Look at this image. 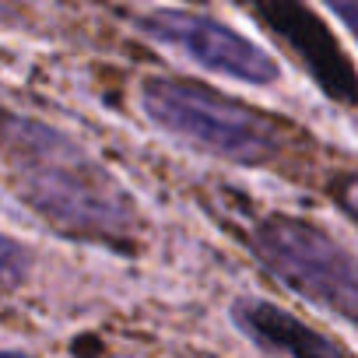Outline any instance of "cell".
<instances>
[{
	"instance_id": "cell-1",
	"label": "cell",
	"mask_w": 358,
	"mask_h": 358,
	"mask_svg": "<svg viewBox=\"0 0 358 358\" xmlns=\"http://www.w3.org/2000/svg\"><path fill=\"white\" fill-rule=\"evenodd\" d=\"M0 148L25 201L50 225L78 239L130 243L137 229L130 194L74 137L29 116H8L0 123Z\"/></svg>"
},
{
	"instance_id": "cell-2",
	"label": "cell",
	"mask_w": 358,
	"mask_h": 358,
	"mask_svg": "<svg viewBox=\"0 0 358 358\" xmlns=\"http://www.w3.org/2000/svg\"><path fill=\"white\" fill-rule=\"evenodd\" d=\"M141 106L162 130L239 165H264L278 158L285 141L281 130L257 109L190 81L151 78L141 88Z\"/></svg>"
},
{
	"instance_id": "cell-3",
	"label": "cell",
	"mask_w": 358,
	"mask_h": 358,
	"mask_svg": "<svg viewBox=\"0 0 358 358\" xmlns=\"http://www.w3.org/2000/svg\"><path fill=\"white\" fill-rule=\"evenodd\" d=\"M253 253L302 299L358 320V257L323 229L302 218L271 215L253 229Z\"/></svg>"
},
{
	"instance_id": "cell-4",
	"label": "cell",
	"mask_w": 358,
	"mask_h": 358,
	"mask_svg": "<svg viewBox=\"0 0 358 358\" xmlns=\"http://www.w3.org/2000/svg\"><path fill=\"white\" fill-rule=\"evenodd\" d=\"M141 32L162 46H172L179 53H187L194 64L246 81V85H271L278 81L281 67L278 60L257 46L253 39L239 36L225 22L197 11H176V8H155L141 15Z\"/></svg>"
},
{
	"instance_id": "cell-5",
	"label": "cell",
	"mask_w": 358,
	"mask_h": 358,
	"mask_svg": "<svg viewBox=\"0 0 358 358\" xmlns=\"http://www.w3.org/2000/svg\"><path fill=\"white\" fill-rule=\"evenodd\" d=\"M232 323L257 348L281 355V358H351L327 334L313 330L306 320H299L288 309H281L267 299H257V295L232 302Z\"/></svg>"
},
{
	"instance_id": "cell-6",
	"label": "cell",
	"mask_w": 358,
	"mask_h": 358,
	"mask_svg": "<svg viewBox=\"0 0 358 358\" xmlns=\"http://www.w3.org/2000/svg\"><path fill=\"white\" fill-rule=\"evenodd\" d=\"M29 274V250L0 232V288H15Z\"/></svg>"
},
{
	"instance_id": "cell-7",
	"label": "cell",
	"mask_w": 358,
	"mask_h": 358,
	"mask_svg": "<svg viewBox=\"0 0 358 358\" xmlns=\"http://www.w3.org/2000/svg\"><path fill=\"white\" fill-rule=\"evenodd\" d=\"M341 208L358 222V176H351V179H344V187H341Z\"/></svg>"
},
{
	"instance_id": "cell-8",
	"label": "cell",
	"mask_w": 358,
	"mask_h": 358,
	"mask_svg": "<svg viewBox=\"0 0 358 358\" xmlns=\"http://www.w3.org/2000/svg\"><path fill=\"white\" fill-rule=\"evenodd\" d=\"M330 11L348 25V32H351L355 43H358V0H348V4H330Z\"/></svg>"
},
{
	"instance_id": "cell-9",
	"label": "cell",
	"mask_w": 358,
	"mask_h": 358,
	"mask_svg": "<svg viewBox=\"0 0 358 358\" xmlns=\"http://www.w3.org/2000/svg\"><path fill=\"white\" fill-rule=\"evenodd\" d=\"M0 358H32V355H22V351H0Z\"/></svg>"
}]
</instances>
